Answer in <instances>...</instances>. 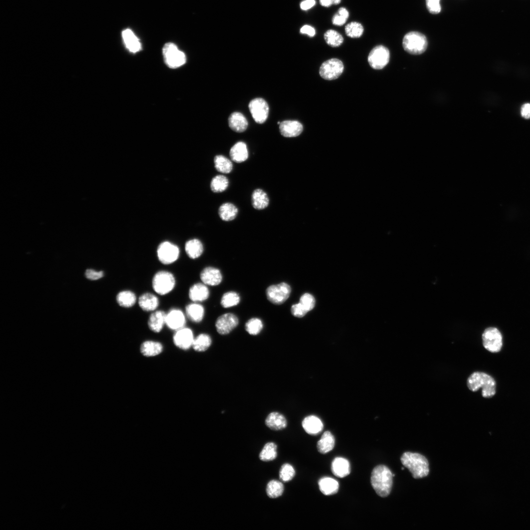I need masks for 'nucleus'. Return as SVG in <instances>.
I'll return each instance as SVG.
<instances>
[{
    "label": "nucleus",
    "mask_w": 530,
    "mask_h": 530,
    "mask_svg": "<svg viewBox=\"0 0 530 530\" xmlns=\"http://www.w3.org/2000/svg\"><path fill=\"white\" fill-rule=\"evenodd\" d=\"M344 29L346 35L352 38L361 37L364 32L363 26L357 22H351L347 24Z\"/></svg>",
    "instance_id": "nucleus-42"
},
{
    "label": "nucleus",
    "mask_w": 530,
    "mask_h": 530,
    "mask_svg": "<svg viewBox=\"0 0 530 530\" xmlns=\"http://www.w3.org/2000/svg\"><path fill=\"white\" fill-rule=\"evenodd\" d=\"M240 296L235 292L230 291L224 293L220 303L222 306L227 308L237 305L240 302Z\"/></svg>",
    "instance_id": "nucleus-41"
},
{
    "label": "nucleus",
    "mask_w": 530,
    "mask_h": 530,
    "mask_svg": "<svg viewBox=\"0 0 530 530\" xmlns=\"http://www.w3.org/2000/svg\"><path fill=\"white\" fill-rule=\"evenodd\" d=\"M302 425L305 432L312 435L318 434L323 428L322 421L318 417L315 415L306 417L302 421Z\"/></svg>",
    "instance_id": "nucleus-18"
},
{
    "label": "nucleus",
    "mask_w": 530,
    "mask_h": 530,
    "mask_svg": "<svg viewBox=\"0 0 530 530\" xmlns=\"http://www.w3.org/2000/svg\"><path fill=\"white\" fill-rule=\"evenodd\" d=\"M200 279L206 285L217 286L221 283L222 275L218 269L212 266L204 268L201 272Z\"/></svg>",
    "instance_id": "nucleus-16"
},
{
    "label": "nucleus",
    "mask_w": 530,
    "mask_h": 530,
    "mask_svg": "<svg viewBox=\"0 0 530 530\" xmlns=\"http://www.w3.org/2000/svg\"><path fill=\"white\" fill-rule=\"evenodd\" d=\"M404 50L411 54L418 55L424 53L427 47L426 37L417 31H411L406 34L402 40Z\"/></svg>",
    "instance_id": "nucleus-4"
},
{
    "label": "nucleus",
    "mask_w": 530,
    "mask_h": 530,
    "mask_svg": "<svg viewBox=\"0 0 530 530\" xmlns=\"http://www.w3.org/2000/svg\"><path fill=\"white\" fill-rule=\"evenodd\" d=\"M228 124L230 128L237 132H243L248 126V122L245 116L238 112L231 114L228 118Z\"/></svg>",
    "instance_id": "nucleus-26"
},
{
    "label": "nucleus",
    "mask_w": 530,
    "mask_h": 530,
    "mask_svg": "<svg viewBox=\"0 0 530 530\" xmlns=\"http://www.w3.org/2000/svg\"><path fill=\"white\" fill-rule=\"evenodd\" d=\"M231 159L237 163L245 161L248 158V151L246 144L242 141L237 142L230 150Z\"/></svg>",
    "instance_id": "nucleus-24"
},
{
    "label": "nucleus",
    "mask_w": 530,
    "mask_h": 530,
    "mask_svg": "<svg viewBox=\"0 0 530 530\" xmlns=\"http://www.w3.org/2000/svg\"><path fill=\"white\" fill-rule=\"evenodd\" d=\"M166 313L162 310H155L151 313L148 320V326L152 331L159 333L165 325Z\"/></svg>",
    "instance_id": "nucleus-20"
},
{
    "label": "nucleus",
    "mask_w": 530,
    "mask_h": 530,
    "mask_svg": "<svg viewBox=\"0 0 530 530\" xmlns=\"http://www.w3.org/2000/svg\"><path fill=\"white\" fill-rule=\"evenodd\" d=\"M228 178L222 175H218L214 177L210 184L212 191L215 193L223 192L228 188Z\"/></svg>",
    "instance_id": "nucleus-39"
},
{
    "label": "nucleus",
    "mask_w": 530,
    "mask_h": 530,
    "mask_svg": "<svg viewBox=\"0 0 530 530\" xmlns=\"http://www.w3.org/2000/svg\"><path fill=\"white\" fill-rule=\"evenodd\" d=\"M281 134L284 137H296L300 134L303 131L302 125L297 121L285 120L279 125Z\"/></svg>",
    "instance_id": "nucleus-17"
},
{
    "label": "nucleus",
    "mask_w": 530,
    "mask_h": 530,
    "mask_svg": "<svg viewBox=\"0 0 530 530\" xmlns=\"http://www.w3.org/2000/svg\"><path fill=\"white\" fill-rule=\"evenodd\" d=\"M467 387L472 392L481 388L483 398H490L496 394V384L495 379L490 375L483 372L475 371L468 378Z\"/></svg>",
    "instance_id": "nucleus-2"
},
{
    "label": "nucleus",
    "mask_w": 530,
    "mask_h": 530,
    "mask_svg": "<svg viewBox=\"0 0 530 530\" xmlns=\"http://www.w3.org/2000/svg\"><path fill=\"white\" fill-rule=\"evenodd\" d=\"M347 20V19L337 13L333 16L332 21L333 25L341 26L345 24Z\"/></svg>",
    "instance_id": "nucleus-50"
},
{
    "label": "nucleus",
    "mask_w": 530,
    "mask_h": 530,
    "mask_svg": "<svg viewBox=\"0 0 530 530\" xmlns=\"http://www.w3.org/2000/svg\"><path fill=\"white\" fill-rule=\"evenodd\" d=\"M138 303L142 310L145 312H153L158 307L159 300L154 294L145 292L139 297Z\"/></svg>",
    "instance_id": "nucleus-23"
},
{
    "label": "nucleus",
    "mask_w": 530,
    "mask_h": 530,
    "mask_svg": "<svg viewBox=\"0 0 530 530\" xmlns=\"http://www.w3.org/2000/svg\"><path fill=\"white\" fill-rule=\"evenodd\" d=\"M331 469L332 473L340 478L344 477L350 473L349 461L346 459L341 457H337L333 459Z\"/></svg>",
    "instance_id": "nucleus-21"
},
{
    "label": "nucleus",
    "mask_w": 530,
    "mask_h": 530,
    "mask_svg": "<svg viewBox=\"0 0 530 530\" xmlns=\"http://www.w3.org/2000/svg\"><path fill=\"white\" fill-rule=\"evenodd\" d=\"M324 38L326 43L332 47H338L341 46L344 41L343 36L333 29L326 31L324 34Z\"/></svg>",
    "instance_id": "nucleus-40"
},
{
    "label": "nucleus",
    "mask_w": 530,
    "mask_h": 530,
    "mask_svg": "<svg viewBox=\"0 0 530 530\" xmlns=\"http://www.w3.org/2000/svg\"><path fill=\"white\" fill-rule=\"evenodd\" d=\"M440 0H425L426 7L429 12L433 14L440 12L441 7Z\"/></svg>",
    "instance_id": "nucleus-46"
},
{
    "label": "nucleus",
    "mask_w": 530,
    "mask_h": 530,
    "mask_svg": "<svg viewBox=\"0 0 530 530\" xmlns=\"http://www.w3.org/2000/svg\"><path fill=\"white\" fill-rule=\"evenodd\" d=\"M307 312V311L300 303L294 304L291 307L292 314L297 318L303 317Z\"/></svg>",
    "instance_id": "nucleus-47"
},
{
    "label": "nucleus",
    "mask_w": 530,
    "mask_h": 530,
    "mask_svg": "<svg viewBox=\"0 0 530 530\" xmlns=\"http://www.w3.org/2000/svg\"><path fill=\"white\" fill-rule=\"evenodd\" d=\"M85 274L87 278L92 280H98L104 276L103 271H96L93 269H87Z\"/></svg>",
    "instance_id": "nucleus-48"
},
{
    "label": "nucleus",
    "mask_w": 530,
    "mask_h": 530,
    "mask_svg": "<svg viewBox=\"0 0 530 530\" xmlns=\"http://www.w3.org/2000/svg\"><path fill=\"white\" fill-rule=\"evenodd\" d=\"M194 339L192 330L185 327L176 331L173 337L175 345L183 350H187L192 347Z\"/></svg>",
    "instance_id": "nucleus-14"
},
{
    "label": "nucleus",
    "mask_w": 530,
    "mask_h": 530,
    "mask_svg": "<svg viewBox=\"0 0 530 530\" xmlns=\"http://www.w3.org/2000/svg\"><path fill=\"white\" fill-rule=\"evenodd\" d=\"M238 213L237 207L231 203H224L219 208L218 214L223 221H229L234 220Z\"/></svg>",
    "instance_id": "nucleus-34"
},
{
    "label": "nucleus",
    "mask_w": 530,
    "mask_h": 530,
    "mask_svg": "<svg viewBox=\"0 0 530 530\" xmlns=\"http://www.w3.org/2000/svg\"><path fill=\"white\" fill-rule=\"evenodd\" d=\"M251 202L254 209L261 210L265 209L268 206L269 200L265 191L262 189L257 188L252 192Z\"/></svg>",
    "instance_id": "nucleus-30"
},
{
    "label": "nucleus",
    "mask_w": 530,
    "mask_h": 530,
    "mask_svg": "<svg viewBox=\"0 0 530 530\" xmlns=\"http://www.w3.org/2000/svg\"><path fill=\"white\" fill-rule=\"evenodd\" d=\"M295 474V470L292 466L289 463H285L282 465L279 471V477L284 482H288L291 480Z\"/></svg>",
    "instance_id": "nucleus-44"
},
{
    "label": "nucleus",
    "mask_w": 530,
    "mask_h": 530,
    "mask_svg": "<svg viewBox=\"0 0 530 530\" xmlns=\"http://www.w3.org/2000/svg\"><path fill=\"white\" fill-rule=\"evenodd\" d=\"M214 164L216 170L222 173H229L233 169L232 161L223 155L215 156L214 158Z\"/></svg>",
    "instance_id": "nucleus-37"
},
{
    "label": "nucleus",
    "mask_w": 530,
    "mask_h": 530,
    "mask_svg": "<svg viewBox=\"0 0 530 530\" xmlns=\"http://www.w3.org/2000/svg\"><path fill=\"white\" fill-rule=\"evenodd\" d=\"M185 251L188 257L191 259H195L201 256L204 251L202 242L198 239L193 238L186 242Z\"/></svg>",
    "instance_id": "nucleus-29"
},
{
    "label": "nucleus",
    "mask_w": 530,
    "mask_h": 530,
    "mask_svg": "<svg viewBox=\"0 0 530 530\" xmlns=\"http://www.w3.org/2000/svg\"><path fill=\"white\" fill-rule=\"evenodd\" d=\"M163 347L160 342L147 340L143 342L140 347L141 353L146 357H154L162 352Z\"/></svg>",
    "instance_id": "nucleus-25"
},
{
    "label": "nucleus",
    "mask_w": 530,
    "mask_h": 530,
    "mask_svg": "<svg viewBox=\"0 0 530 530\" xmlns=\"http://www.w3.org/2000/svg\"><path fill=\"white\" fill-rule=\"evenodd\" d=\"M316 4L315 0H304L300 3V8L303 10H307L313 7Z\"/></svg>",
    "instance_id": "nucleus-52"
},
{
    "label": "nucleus",
    "mask_w": 530,
    "mask_h": 530,
    "mask_svg": "<svg viewBox=\"0 0 530 530\" xmlns=\"http://www.w3.org/2000/svg\"><path fill=\"white\" fill-rule=\"evenodd\" d=\"M300 31L302 34H307L310 37H313L316 34L315 29L312 26L307 25L303 26L300 28Z\"/></svg>",
    "instance_id": "nucleus-51"
},
{
    "label": "nucleus",
    "mask_w": 530,
    "mask_h": 530,
    "mask_svg": "<svg viewBox=\"0 0 530 530\" xmlns=\"http://www.w3.org/2000/svg\"><path fill=\"white\" fill-rule=\"evenodd\" d=\"M337 13L347 19L349 17V12L344 7H340L338 9Z\"/></svg>",
    "instance_id": "nucleus-53"
},
{
    "label": "nucleus",
    "mask_w": 530,
    "mask_h": 530,
    "mask_svg": "<svg viewBox=\"0 0 530 530\" xmlns=\"http://www.w3.org/2000/svg\"><path fill=\"white\" fill-rule=\"evenodd\" d=\"M277 446L273 442L266 443L259 454V458L261 460L268 462L273 460L277 456Z\"/></svg>",
    "instance_id": "nucleus-36"
},
{
    "label": "nucleus",
    "mask_w": 530,
    "mask_h": 530,
    "mask_svg": "<svg viewBox=\"0 0 530 530\" xmlns=\"http://www.w3.org/2000/svg\"><path fill=\"white\" fill-rule=\"evenodd\" d=\"M248 107L256 122L262 124L266 121L268 115L269 106L265 100L260 98H255L250 102Z\"/></svg>",
    "instance_id": "nucleus-12"
},
{
    "label": "nucleus",
    "mask_w": 530,
    "mask_h": 530,
    "mask_svg": "<svg viewBox=\"0 0 530 530\" xmlns=\"http://www.w3.org/2000/svg\"><path fill=\"white\" fill-rule=\"evenodd\" d=\"M484 347L492 353L499 352L503 346V337L496 327H490L485 329L482 335Z\"/></svg>",
    "instance_id": "nucleus-7"
},
{
    "label": "nucleus",
    "mask_w": 530,
    "mask_h": 530,
    "mask_svg": "<svg viewBox=\"0 0 530 530\" xmlns=\"http://www.w3.org/2000/svg\"><path fill=\"white\" fill-rule=\"evenodd\" d=\"M283 484L280 481L275 479L270 480L267 484L266 493L270 498H277L281 496L284 492Z\"/></svg>",
    "instance_id": "nucleus-38"
},
{
    "label": "nucleus",
    "mask_w": 530,
    "mask_h": 530,
    "mask_svg": "<svg viewBox=\"0 0 530 530\" xmlns=\"http://www.w3.org/2000/svg\"><path fill=\"white\" fill-rule=\"evenodd\" d=\"M122 38L126 48L130 52L135 53L141 49V44L134 33L130 29L122 31Z\"/></svg>",
    "instance_id": "nucleus-31"
},
{
    "label": "nucleus",
    "mask_w": 530,
    "mask_h": 530,
    "mask_svg": "<svg viewBox=\"0 0 530 530\" xmlns=\"http://www.w3.org/2000/svg\"><path fill=\"white\" fill-rule=\"evenodd\" d=\"M116 299L119 306L126 308L132 307L137 301L135 294L130 290L120 292L117 294Z\"/></svg>",
    "instance_id": "nucleus-33"
},
{
    "label": "nucleus",
    "mask_w": 530,
    "mask_h": 530,
    "mask_svg": "<svg viewBox=\"0 0 530 530\" xmlns=\"http://www.w3.org/2000/svg\"><path fill=\"white\" fill-rule=\"evenodd\" d=\"M335 438L331 432L326 431L322 435L317 443V449L322 453L325 454L332 450L335 446Z\"/></svg>",
    "instance_id": "nucleus-32"
},
{
    "label": "nucleus",
    "mask_w": 530,
    "mask_h": 530,
    "mask_svg": "<svg viewBox=\"0 0 530 530\" xmlns=\"http://www.w3.org/2000/svg\"><path fill=\"white\" fill-rule=\"evenodd\" d=\"M212 340L209 335L201 333L194 338L192 344L193 349L197 352H204L211 345Z\"/></svg>",
    "instance_id": "nucleus-35"
},
{
    "label": "nucleus",
    "mask_w": 530,
    "mask_h": 530,
    "mask_svg": "<svg viewBox=\"0 0 530 530\" xmlns=\"http://www.w3.org/2000/svg\"><path fill=\"white\" fill-rule=\"evenodd\" d=\"M299 303L309 312L312 310L315 305V299L314 296L310 293L303 294L300 298Z\"/></svg>",
    "instance_id": "nucleus-45"
},
{
    "label": "nucleus",
    "mask_w": 530,
    "mask_h": 530,
    "mask_svg": "<svg viewBox=\"0 0 530 530\" xmlns=\"http://www.w3.org/2000/svg\"><path fill=\"white\" fill-rule=\"evenodd\" d=\"M344 64L337 58H331L324 61L320 66L319 73L326 80H333L339 78L344 70Z\"/></svg>",
    "instance_id": "nucleus-11"
},
{
    "label": "nucleus",
    "mask_w": 530,
    "mask_h": 530,
    "mask_svg": "<svg viewBox=\"0 0 530 530\" xmlns=\"http://www.w3.org/2000/svg\"><path fill=\"white\" fill-rule=\"evenodd\" d=\"M291 292V288L290 285L286 283L282 282L268 287L266 290V296L271 303L280 305L288 299Z\"/></svg>",
    "instance_id": "nucleus-9"
},
{
    "label": "nucleus",
    "mask_w": 530,
    "mask_h": 530,
    "mask_svg": "<svg viewBox=\"0 0 530 530\" xmlns=\"http://www.w3.org/2000/svg\"><path fill=\"white\" fill-rule=\"evenodd\" d=\"M209 290L203 283L193 284L189 288L188 292V296L193 302L204 301L209 298Z\"/></svg>",
    "instance_id": "nucleus-19"
},
{
    "label": "nucleus",
    "mask_w": 530,
    "mask_h": 530,
    "mask_svg": "<svg viewBox=\"0 0 530 530\" xmlns=\"http://www.w3.org/2000/svg\"><path fill=\"white\" fill-rule=\"evenodd\" d=\"M402 465L407 468L415 478H422L429 473V465L427 459L418 453L405 452L400 458Z\"/></svg>",
    "instance_id": "nucleus-3"
},
{
    "label": "nucleus",
    "mask_w": 530,
    "mask_h": 530,
    "mask_svg": "<svg viewBox=\"0 0 530 530\" xmlns=\"http://www.w3.org/2000/svg\"><path fill=\"white\" fill-rule=\"evenodd\" d=\"M520 113L522 117L525 119H530V103L524 104L521 107Z\"/></svg>",
    "instance_id": "nucleus-49"
},
{
    "label": "nucleus",
    "mask_w": 530,
    "mask_h": 530,
    "mask_svg": "<svg viewBox=\"0 0 530 530\" xmlns=\"http://www.w3.org/2000/svg\"><path fill=\"white\" fill-rule=\"evenodd\" d=\"M179 247L168 241L161 242L157 250V257L163 265H170L175 262L180 256Z\"/></svg>",
    "instance_id": "nucleus-8"
},
{
    "label": "nucleus",
    "mask_w": 530,
    "mask_h": 530,
    "mask_svg": "<svg viewBox=\"0 0 530 530\" xmlns=\"http://www.w3.org/2000/svg\"><path fill=\"white\" fill-rule=\"evenodd\" d=\"M152 284L153 290L157 293L161 295H166L175 288L176 279L171 272L160 270L154 275Z\"/></svg>",
    "instance_id": "nucleus-5"
},
{
    "label": "nucleus",
    "mask_w": 530,
    "mask_h": 530,
    "mask_svg": "<svg viewBox=\"0 0 530 530\" xmlns=\"http://www.w3.org/2000/svg\"><path fill=\"white\" fill-rule=\"evenodd\" d=\"M162 53L166 64L171 68L179 67L186 62L185 54L174 43L165 44L162 49Z\"/></svg>",
    "instance_id": "nucleus-6"
},
{
    "label": "nucleus",
    "mask_w": 530,
    "mask_h": 530,
    "mask_svg": "<svg viewBox=\"0 0 530 530\" xmlns=\"http://www.w3.org/2000/svg\"><path fill=\"white\" fill-rule=\"evenodd\" d=\"M320 4L324 7H329L332 4V0H319Z\"/></svg>",
    "instance_id": "nucleus-54"
},
{
    "label": "nucleus",
    "mask_w": 530,
    "mask_h": 530,
    "mask_svg": "<svg viewBox=\"0 0 530 530\" xmlns=\"http://www.w3.org/2000/svg\"><path fill=\"white\" fill-rule=\"evenodd\" d=\"M321 492L325 495H331L337 493L339 490V484L335 479L330 477L321 478L318 482Z\"/></svg>",
    "instance_id": "nucleus-28"
},
{
    "label": "nucleus",
    "mask_w": 530,
    "mask_h": 530,
    "mask_svg": "<svg viewBox=\"0 0 530 530\" xmlns=\"http://www.w3.org/2000/svg\"><path fill=\"white\" fill-rule=\"evenodd\" d=\"M265 425L273 430H280L285 428L287 426V421L285 417L278 412L270 413L265 420Z\"/></svg>",
    "instance_id": "nucleus-22"
},
{
    "label": "nucleus",
    "mask_w": 530,
    "mask_h": 530,
    "mask_svg": "<svg viewBox=\"0 0 530 530\" xmlns=\"http://www.w3.org/2000/svg\"><path fill=\"white\" fill-rule=\"evenodd\" d=\"M389 59V51L382 45H378L373 48L368 57L370 65L376 70H380L385 67L388 63Z\"/></svg>",
    "instance_id": "nucleus-10"
},
{
    "label": "nucleus",
    "mask_w": 530,
    "mask_h": 530,
    "mask_svg": "<svg viewBox=\"0 0 530 530\" xmlns=\"http://www.w3.org/2000/svg\"><path fill=\"white\" fill-rule=\"evenodd\" d=\"M263 328L262 321L257 318L249 319L245 324L246 331L251 335H258L262 330Z\"/></svg>",
    "instance_id": "nucleus-43"
},
{
    "label": "nucleus",
    "mask_w": 530,
    "mask_h": 530,
    "mask_svg": "<svg viewBox=\"0 0 530 530\" xmlns=\"http://www.w3.org/2000/svg\"><path fill=\"white\" fill-rule=\"evenodd\" d=\"M186 323V316L179 309L172 308L166 314L165 325L171 330L177 331L183 328Z\"/></svg>",
    "instance_id": "nucleus-15"
},
{
    "label": "nucleus",
    "mask_w": 530,
    "mask_h": 530,
    "mask_svg": "<svg viewBox=\"0 0 530 530\" xmlns=\"http://www.w3.org/2000/svg\"><path fill=\"white\" fill-rule=\"evenodd\" d=\"M239 320L236 315L233 313H225L220 316L215 322L217 332L220 335L230 333L238 324Z\"/></svg>",
    "instance_id": "nucleus-13"
},
{
    "label": "nucleus",
    "mask_w": 530,
    "mask_h": 530,
    "mask_svg": "<svg viewBox=\"0 0 530 530\" xmlns=\"http://www.w3.org/2000/svg\"><path fill=\"white\" fill-rule=\"evenodd\" d=\"M393 474L386 466L379 465L374 468L371 477V482L376 494L381 497L388 496L392 490Z\"/></svg>",
    "instance_id": "nucleus-1"
},
{
    "label": "nucleus",
    "mask_w": 530,
    "mask_h": 530,
    "mask_svg": "<svg viewBox=\"0 0 530 530\" xmlns=\"http://www.w3.org/2000/svg\"><path fill=\"white\" fill-rule=\"evenodd\" d=\"M185 311L187 318L194 322H201L204 317V308L198 302H193L187 305Z\"/></svg>",
    "instance_id": "nucleus-27"
},
{
    "label": "nucleus",
    "mask_w": 530,
    "mask_h": 530,
    "mask_svg": "<svg viewBox=\"0 0 530 530\" xmlns=\"http://www.w3.org/2000/svg\"><path fill=\"white\" fill-rule=\"evenodd\" d=\"M332 4H338L341 2V0H332Z\"/></svg>",
    "instance_id": "nucleus-55"
}]
</instances>
